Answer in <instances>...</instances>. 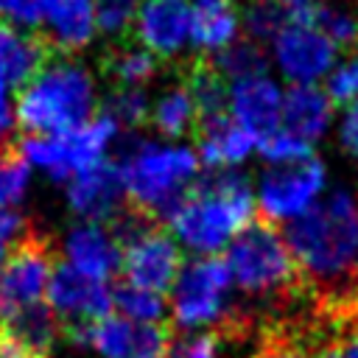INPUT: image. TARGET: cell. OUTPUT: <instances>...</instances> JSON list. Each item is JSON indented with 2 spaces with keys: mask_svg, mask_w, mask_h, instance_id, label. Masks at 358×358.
I'll return each instance as SVG.
<instances>
[{
  "mask_svg": "<svg viewBox=\"0 0 358 358\" xmlns=\"http://www.w3.org/2000/svg\"><path fill=\"white\" fill-rule=\"evenodd\" d=\"M310 316L338 336L358 322V187H338L285 227Z\"/></svg>",
  "mask_w": 358,
  "mask_h": 358,
  "instance_id": "obj_1",
  "label": "cell"
},
{
  "mask_svg": "<svg viewBox=\"0 0 358 358\" xmlns=\"http://www.w3.org/2000/svg\"><path fill=\"white\" fill-rule=\"evenodd\" d=\"M227 268L238 288L257 302V319L288 316V308L296 299H305L299 268L285 238L266 218H255L241 229L227 249Z\"/></svg>",
  "mask_w": 358,
  "mask_h": 358,
  "instance_id": "obj_2",
  "label": "cell"
},
{
  "mask_svg": "<svg viewBox=\"0 0 358 358\" xmlns=\"http://www.w3.org/2000/svg\"><path fill=\"white\" fill-rule=\"evenodd\" d=\"M255 221L249 179L232 168L204 173L168 218L173 235L201 255H215Z\"/></svg>",
  "mask_w": 358,
  "mask_h": 358,
  "instance_id": "obj_3",
  "label": "cell"
},
{
  "mask_svg": "<svg viewBox=\"0 0 358 358\" xmlns=\"http://www.w3.org/2000/svg\"><path fill=\"white\" fill-rule=\"evenodd\" d=\"M95 78L73 59H48L17 98V123L28 137H53L92 120Z\"/></svg>",
  "mask_w": 358,
  "mask_h": 358,
  "instance_id": "obj_4",
  "label": "cell"
},
{
  "mask_svg": "<svg viewBox=\"0 0 358 358\" xmlns=\"http://www.w3.org/2000/svg\"><path fill=\"white\" fill-rule=\"evenodd\" d=\"M115 162L123 176L126 201L145 210L157 221L173 215L199 173V157L187 145L129 140Z\"/></svg>",
  "mask_w": 358,
  "mask_h": 358,
  "instance_id": "obj_5",
  "label": "cell"
},
{
  "mask_svg": "<svg viewBox=\"0 0 358 358\" xmlns=\"http://www.w3.org/2000/svg\"><path fill=\"white\" fill-rule=\"evenodd\" d=\"M115 137H117V123L101 112L98 117L87 120L73 131L53 137H28L22 140L20 151L28 162L45 168L53 179L64 182L103 162L106 148L115 143Z\"/></svg>",
  "mask_w": 358,
  "mask_h": 358,
  "instance_id": "obj_6",
  "label": "cell"
},
{
  "mask_svg": "<svg viewBox=\"0 0 358 358\" xmlns=\"http://www.w3.org/2000/svg\"><path fill=\"white\" fill-rule=\"evenodd\" d=\"M229 285H232V274L227 268V260L207 255L199 257L193 263H187L176 282H173V294H171V316L173 324L171 327H204V324H218L232 302H229Z\"/></svg>",
  "mask_w": 358,
  "mask_h": 358,
  "instance_id": "obj_7",
  "label": "cell"
},
{
  "mask_svg": "<svg viewBox=\"0 0 358 358\" xmlns=\"http://www.w3.org/2000/svg\"><path fill=\"white\" fill-rule=\"evenodd\" d=\"M45 296L59 319L62 338L76 347H90L92 324L112 310V291L106 288V282L84 277L70 263H56Z\"/></svg>",
  "mask_w": 358,
  "mask_h": 358,
  "instance_id": "obj_8",
  "label": "cell"
},
{
  "mask_svg": "<svg viewBox=\"0 0 358 358\" xmlns=\"http://www.w3.org/2000/svg\"><path fill=\"white\" fill-rule=\"evenodd\" d=\"M56 263L53 238L42 229L25 227L0 268V316L42 302Z\"/></svg>",
  "mask_w": 358,
  "mask_h": 358,
  "instance_id": "obj_9",
  "label": "cell"
},
{
  "mask_svg": "<svg viewBox=\"0 0 358 358\" xmlns=\"http://www.w3.org/2000/svg\"><path fill=\"white\" fill-rule=\"evenodd\" d=\"M324 165L316 157L288 162V165H268L260 176V215L266 221H294L308 213L316 196L324 187Z\"/></svg>",
  "mask_w": 358,
  "mask_h": 358,
  "instance_id": "obj_10",
  "label": "cell"
},
{
  "mask_svg": "<svg viewBox=\"0 0 358 358\" xmlns=\"http://www.w3.org/2000/svg\"><path fill=\"white\" fill-rule=\"evenodd\" d=\"M271 62L291 84H316L327 78L338 62V48L305 20H291L268 42Z\"/></svg>",
  "mask_w": 358,
  "mask_h": 358,
  "instance_id": "obj_11",
  "label": "cell"
},
{
  "mask_svg": "<svg viewBox=\"0 0 358 358\" xmlns=\"http://www.w3.org/2000/svg\"><path fill=\"white\" fill-rule=\"evenodd\" d=\"M120 271L129 285L162 296L182 271V252L159 224L120 249Z\"/></svg>",
  "mask_w": 358,
  "mask_h": 358,
  "instance_id": "obj_12",
  "label": "cell"
},
{
  "mask_svg": "<svg viewBox=\"0 0 358 358\" xmlns=\"http://www.w3.org/2000/svg\"><path fill=\"white\" fill-rule=\"evenodd\" d=\"M327 347H336V341L308 310L305 316L288 313L260 322L246 358H319Z\"/></svg>",
  "mask_w": 358,
  "mask_h": 358,
  "instance_id": "obj_13",
  "label": "cell"
},
{
  "mask_svg": "<svg viewBox=\"0 0 358 358\" xmlns=\"http://www.w3.org/2000/svg\"><path fill=\"white\" fill-rule=\"evenodd\" d=\"M282 95L285 92L280 90V84L268 73L232 81L229 98H227V115L246 134H252L255 143H260L263 137H268L271 131L280 129Z\"/></svg>",
  "mask_w": 358,
  "mask_h": 358,
  "instance_id": "obj_14",
  "label": "cell"
},
{
  "mask_svg": "<svg viewBox=\"0 0 358 358\" xmlns=\"http://www.w3.org/2000/svg\"><path fill=\"white\" fill-rule=\"evenodd\" d=\"M173 327L162 324H143L123 316H103L92 324V341L103 358H165L171 344Z\"/></svg>",
  "mask_w": 358,
  "mask_h": 358,
  "instance_id": "obj_15",
  "label": "cell"
},
{
  "mask_svg": "<svg viewBox=\"0 0 358 358\" xmlns=\"http://www.w3.org/2000/svg\"><path fill=\"white\" fill-rule=\"evenodd\" d=\"M131 28L140 48L157 59L179 56L190 45V6L185 0H143Z\"/></svg>",
  "mask_w": 358,
  "mask_h": 358,
  "instance_id": "obj_16",
  "label": "cell"
},
{
  "mask_svg": "<svg viewBox=\"0 0 358 358\" xmlns=\"http://www.w3.org/2000/svg\"><path fill=\"white\" fill-rule=\"evenodd\" d=\"M67 204L90 224L112 221V215L126 204V187L117 162L103 159L95 168L76 173L67 182Z\"/></svg>",
  "mask_w": 358,
  "mask_h": 358,
  "instance_id": "obj_17",
  "label": "cell"
},
{
  "mask_svg": "<svg viewBox=\"0 0 358 358\" xmlns=\"http://www.w3.org/2000/svg\"><path fill=\"white\" fill-rule=\"evenodd\" d=\"M64 252H67V263L76 271L98 282L112 280L115 271L120 268V249L103 224H90V221L76 224L67 232Z\"/></svg>",
  "mask_w": 358,
  "mask_h": 358,
  "instance_id": "obj_18",
  "label": "cell"
},
{
  "mask_svg": "<svg viewBox=\"0 0 358 358\" xmlns=\"http://www.w3.org/2000/svg\"><path fill=\"white\" fill-rule=\"evenodd\" d=\"M0 336L31 358H50L56 341L62 338V327L50 305L36 302L22 310L0 316Z\"/></svg>",
  "mask_w": 358,
  "mask_h": 358,
  "instance_id": "obj_19",
  "label": "cell"
},
{
  "mask_svg": "<svg viewBox=\"0 0 358 358\" xmlns=\"http://www.w3.org/2000/svg\"><path fill=\"white\" fill-rule=\"evenodd\" d=\"M333 120V101L330 95L316 84H294L282 95V117L280 129L288 134L313 143L319 140Z\"/></svg>",
  "mask_w": 358,
  "mask_h": 358,
  "instance_id": "obj_20",
  "label": "cell"
},
{
  "mask_svg": "<svg viewBox=\"0 0 358 358\" xmlns=\"http://www.w3.org/2000/svg\"><path fill=\"white\" fill-rule=\"evenodd\" d=\"M42 25L48 42L62 50H81L98 34L92 0H42Z\"/></svg>",
  "mask_w": 358,
  "mask_h": 358,
  "instance_id": "obj_21",
  "label": "cell"
},
{
  "mask_svg": "<svg viewBox=\"0 0 358 358\" xmlns=\"http://www.w3.org/2000/svg\"><path fill=\"white\" fill-rule=\"evenodd\" d=\"M50 59L48 39H39L31 31L0 25V84L25 87Z\"/></svg>",
  "mask_w": 358,
  "mask_h": 358,
  "instance_id": "obj_22",
  "label": "cell"
},
{
  "mask_svg": "<svg viewBox=\"0 0 358 358\" xmlns=\"http://www.w3.org/2000/svg\"><path fill=\"white\" fill-rule=\"evenodd\" d=\"M196 143H199V162L210 168H229L243 162L255 151V137L246 134L229 115L199 120L196 126Z\"/></svg>",
  "mask_w": 358,
  "mask_h": 358,
  "instance_id": "obj_23",
  "label": "cell"
},
{
  "mask_svg": "<svg viewBox=\"0 0 358 358\" xmlns=\"http://www.w3.org/2000/svg\"><path fill=\"white\" fill-rule=\"evenodd\" d=\"M241 34V14L232 0H196L190 6V45L221 53Z\"/></svg>",
  "mask_w": 358,
  "mask_h": 358,
  "instance_id": "obj_24",
  "label": "cell"
},
{
  "mask_svg": "<svg viewBox=\"0 0 358 358\" xmlns=\"http://www.w3.org/2000/svg\"><path fill=\"white\" fill-rule=\"evenodd\" d=\"M148 120H151V126L162 137H185V134L196 131V126H199V109H196V101H193L187 84L168 87L151 103Z\"/></svg>",
  "mask_w": 358,
  "mask_h": 358,
  "instance_id": "obj_25",
  "label": "cell"
},
{
  "mask_svg": "<svg viewBox=\"0 0 358 358\" xmlns=\"http://www.w3.org/2000/svg\"><path fill=\"white\" fill-rule=\"evenodd\" d=\"M187 90L196 101L199 109V120L207 117H218L227 115V98H229V87L227 78L213 67V64H196L187 76Z\"/></svg>",
  "mask_w": 358,
  "mask_h": 358,
  "instance_id": "obj_26",
  "label": "cell"
},
{
  "mask_svg": "<svg viewBox=\"0 0 358 358\" xmlns=\"http://www.w3.org/2000/svg\"><path fill=\"white\" fill-rule=\"evenodd\" d=\"M159 70V59L154 53H148L140 45H129V48H117L109 59H106V73L115 78L117 87H137L143 90Z\"/></svg>",
  "mask_w": 358,
  "mask_h": 358,
  "instance_id": "obj_27",
  "label": "cell"
},
{
  "mask_svg": "<svg viewBox=\"0 0 358 358\" xmlns=\"http://www.w3.org/2000/svg\"><path fill=\"white\" fill-rule=\"evenodd\" d=\"M213 67L229 78V81H241L249 76H260L268 67V56L263 53V48L252 39H235L229 48H224L221 53H215Z\"/></svg>",
  "mask_w": 358,
  "mask_h": 358,
  "instance_id": "obj_28",
  "label": "cell"
},
{
  "mask_svg": "<svg viewBox=\"0 0 358 358\" xmlns=\"http://www.w3.org/2000/svg\"><path fill=\"white\" fill-rule=\"evenodd\" d=\"M310 22L336 45V48H355L358 45V14L330 3H310Z\"/></svg>",
  "mask_w": 358,
  "mask_h": 358,
  "instance_id": "obj_29",
  "label": "cell"
},
{
  "mask_svg": "<svg viewBox=\"0 0 358 358\" xmlns=\"http://www.w3.org/2000/svg\"><path fill=\"white\" fill-rule=\"evenodd\" d=\"M112 305L120 310L123 319L143 322V324H162V316H165V302H162L159 294L134 288V285H129V282L115 285V291H112Z\"/></svg>",
  "mask_w": 358,
  "mask_h": 358,
  "instance_id": "obj_30",
  "label": "cell"
},
{
  "mask_svg": "<svg viewBox=\"0 0 358 358\" xmlns=\"http://www.w3.org/2000/svg\"><path fill=\"white\" fill-rule=\"evenodd\" d=\"M285 22H288V6H280L274 0H255L246 8V14L241 17V28L257 45L271 42L282 31Z\"/></svg>",
  "mask_w": 358,
  "mask_h": 358,
  "instance_id": "obj_31",
  "label": "cell"
},
{
  "mask_svg": "<svg viewBox=\"0 0 358 358\" xmlns=\"http://www.w3.org/2000/svg\"><path fill=\"white\" fill-rule=\"evenodd\" d=\"M28 187V159L20 145H0V210L17 204Z\"/></svg>",
  "mask_w": 358,
  "mask_h": 358,
  "instance_id": "obj_32",
  "label": "cell"
},
{
  "mask_svg": "<svg viewBox=\"0 0 358 358\" xmlns=\"http://www.w3.org/2000/svg\"><path fill=\"white\" fill-rule=\"evenodd\" d=\"M148 112H151L148 95L137 87H115V92L109 95L106 109H103V115H109L117 123V129L120 126H126V129L143 126L148 120Z\"/></svg>",
  "mask_w": 358,
  "mask_h": 358,
  "instance_id": "obj_33",
  "label": "cell"
},
{
  "mask_svg": "<svg viewBox=\"0 0 358 358\" xmlns=\"http://www.w3.org/2000/svg\"><path fill=\"white\" fill-rule=\"evenodd\" d=\"M143 0H92L98 31L106 36H120L134 25Z\"/></svg>",
  "mask_w": 358,
  "mask_h": 358,
  "instance_id": "obj_34",
  "label": "cell"
},
{
  "mask_svg": "<svg viewBox=\"0 0 358 358\" xmlns=\"http://www.w3.org/2000/svg\"><path fill=\"white\" fill-rule=\"evenodd\" d=\"M257 145H260V154L266 157L268 165H288V162H299V159L313 157L310 143H305V140L288 134L285 129L271 131V134L263 137Z\"/></svg>",
  "mask_w": 358,
  "mask_h": 358,
  "instance_id": "obj_35",
  "label": "cell"
},
{
  "mask_svg": "<svg viewBox=\"0 0 358 358\" xmlns=\"http://www.w3.org/2000/svg\"><path fill=\"white\" fill-rule=\"evenodd\" d=\"M165 358H221V338L213 327L201 333H187L179 338L171 336Z\"/></svg>",
  "mask_w": 358,
  "mask_h": 358,
  "instance_id": "obj_36",
  "label": "cell"
},
{
  "mask_svg": "<svg viewBox=\"0 0 358 358\" xmlns=\"http://www.w3.org/2000/svg\"><path fill=\"white\" fill-rule=\"evenodd\" d=\"M0 25L34 31L42 25V0H0Z\"/></svg>",
  "mask_w": 358,
  "mask_h": 358,
  "instance_id": "obj_37",
  "label": "cell"
},
{
  "mask_svg": "<svg viewBox=\"0 0 358 358\" xmlns=\"http://www.w3.org/2000/svg\"><path fill=\"white\" fill-rule=\"evenodd\" d=\"M25 232V221L17 215V213H8V210H0V268H3V260L8 255V249L14 246V241Z\"/></svg>",
  "mask_w": 358,
  "mask_h": 358,
  "instance_id": "obj_38",
  "label": "cell"
},
{
  "mask_svg": "<svg viewBox=\"0 0 358 358\" xmlns=\"http://www.w3.org/2000/svg\"><path fill=\"white\" fill-rule=\"evenodd\" d=\"M17 126V101L6 84H0V145H11V131Z\"/></svg>",
  "mask_w": 358,
  "mask_h": 358,
  "instance_id": "obj_39",
  "label": "cell"
},
{
  "mask_svg": "<svg viewBox=\"0 0 358 358\" xmlns=\"http://www.w3.org/2000/svg\"><path fill=\"white\" fill-rule=\"evenodd\" d=\"M338 140H341V148L358 159V101H352V103L344 109L341 129H338Z\"/></svg>",
  "mask_w": 358,
  "mask_h": 358,
  "instance_id": "obj_40",
  "label": "cell"
},
{
  "mask_svg": "<svg viewBox=\"0 0 358 358\" xmlns=\"http://www.w3.org/2000/svg\"><path fill=\"white\" fill-rule=\"evenodd\" d=\"M338 358H358V322L347 324L338 336Z\"/></svg>",
  "mask_w": 358,
  "mask_h": 358,
  "instance_id": "obj_41",
  "label": "cell"
},
{
  "mask_svg": "<svg viewBox=\"0 0 358 358\" xmlns=\"http://www.w3.org/2000/svg\"><path fill=\"white\" fill-rule=\"evenodd\" d=\"M0 358H31V355H25L20 347H14L11 341H6V338L0 336Z\"/></svg>",
  "mask_w": 358,
  "mask_h": 358,
  "instance_id": "obj_42",
  "label": "cell"
},
{
  "mask_svg": "<svg viewBox=\"0 0 358 358\" xmlns=\"http://www.w3.org/2000/svg\"><path fill=\"white\" fill-rule=\"evenodd\" d=\"M347 67H350V73H352V81H355V92H358V53L347 62Z\"/></svg>",
  "mask_w": 358,
  "mask_h": 358,
  "instance_id": "obj_43",
  "label": "cell"
},
{
  "mask_svg": "<svg viewBox=\"0 0 358 358\" xmlns=\"http://www.w3.org/2000/svg\"><path fill=\"white\" fill-rule=\"evenodd\" d=\"M319 358H338V347H327V350H322Z\"/></svg>",
  "mask_w": 358,
  "mask_h": 358,
  "instance_id": "obj_44",
  "label": "cell"
},
{
  "mask_svg": "<svg viewBox=\"0 0 358 358\" xmlns=\"http://www.w3.org/2000/svg\"><path fill=\"white\" fill-rule=\"evenodd\" d=\"M274 3H280V6H294V3H299V0H274Z\"/></svg>",
  "mask_w": 358,
  "mask_h": 358,
  "instance_id": "obj_45",
  "label": "cell"
}]
</instances>
